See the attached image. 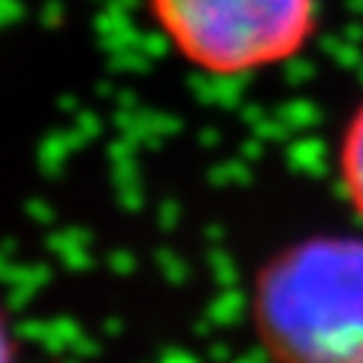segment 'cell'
<instances>
[{"label": "cell", "instance_id": "2", "mask_svg": "<svg viewBox=\"0 0 363 363\" xmlns=\"http://www.w3.org/2000/svg\"><path fill=\"white\" fill-rule=\"evenodd\" d=\"M145 9L169 49L209 76L279 67L318 30V0H145Z\"/></svg>", "mask_w": 363, "mask_h": 363}, {"label": "cell", "instance_id": "3", "mask_svg": "<svg viewBox=\"0 0 363 363\" xmlns=\"http://www.w3.org/2000/svg\"><path fill=\"white\" fill-rule=\"evenodd\" d=\"M336 173H339V185H342L345 200L363 218V104L351 112L345 130L339 136Z\"/></svg>", "mask_w": 363, "mask_h": 363}, {"label": "cell", "instance_id": "1", "mask_svg": "<svg viewBox=\"0 0 363 363\" xmlns=\"http://www.w3.org/2000/svg\"><path fill=\"white\" fill-rule=\"evenodd\" d=\"M255 327L272 363H363V240H306L272 257Z\"/></svg>", "mask_w": 363, "mask_h": 363}, {"label": "cell", "instance_id": "4", "mask_svg": "<svg viewBox=\"0 0 363 363\" xmlns=\"http://www.w3.org/2000/svg\"><path fill=\"white\" fill-rule=\"evenodd\" d=\"M0 363H16L13 336H9V327H6L4 318H0Z\"/></svg>", "mask_w": 363, "mask_h": 363}]
</instances>
